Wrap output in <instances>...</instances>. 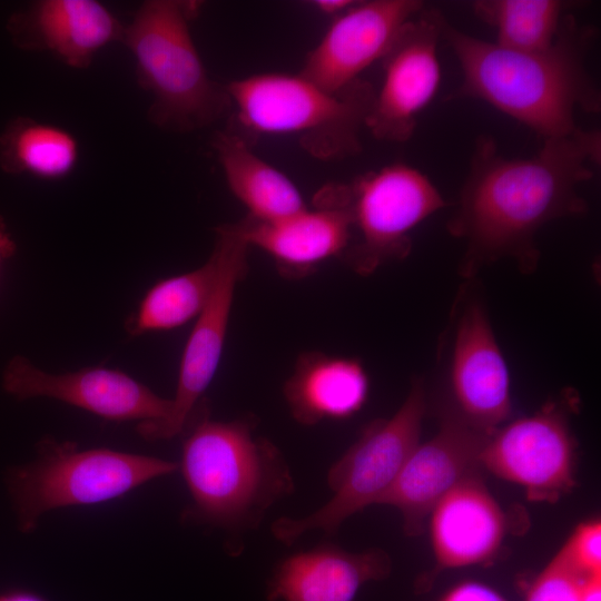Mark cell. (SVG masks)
I'll use <instances>...</instances> for the list:
<instances>
[{
  "mask_svg": "<svg viewBox=\"0 0 601 601\" xmlns=\"http://www.w3.org/2000/svg\"><path fill=\"white\" fill-rule=\"evenodd\" d=\"M600 132L578 128L544 139L534 156L506 158L491 137H480L450 234L464 242L463 277L509 257L522 272H533L540 258L538 230L548 221L587 211L578 187L600 164Z\"/></svg>",
  "mask_w": 601,
  "mask_h": 601,
  "instance_id": "cell-1",
  "label": "cell"
},
{
  "mask_svg": "<svg viewBox=\"0 0 601 601\" xmlns=\"http://www.w3.org/2000/svg\"><path fill=\"white\" fill-rule=\"evenodd\" d=\"M435 17L462 70L455 97L483 100L543 140L574 132L577 110H600V91L585 66L594 31L574 17L564 16L554 43L542 51L504 48L459 30L440 11Z\"/></svg>",
  "mask_w": 601,
  "mask_h": 601,
  "instance_id": "cell-2",
  "label": "cell"
},
{
  "mask_svg": "<svg viewBox=\"0 0 601 601\" xmlns=\"http://www.w3.org/2000/svg\"><path fill=\"white\" fill-rule=\"evenodd\" d=\"M255 428L254 416L215 421L201 403L181 432L178 465L191 500L181 521L223 531L230 555H239L246 533L295 491L283 452Z\"/></svg>",
  "mask_w": 601,
  "mask_h": 601,
  "instance_id": "cell-3",
  "label": "cell"
},
{
  "mask_svg": "<svg viewBox=\"0 0 601 601\" xmlns=\"http://www.w3.org/2000/svg\"><path fill=\"white\" fill-rule=\"evenodd\" d=\"M233 102L227 128L254 146L259 135H286L312 157L337 161L362 150L375 89L359 78L328 91L300 73L264 72L226 85Z\"/></svg>",
  "mask_w": 601,
  "mask_h": 601,
  "instance_id": "cell-4",
  "label": "cell"
},
{
  "mask_svg": "<svg viewBox=\"0 0 601 601\" xmlns=\"http://www.w3.org/2000/svg\"><path fill=\"white\" fill-rule=\"evenodd\" d=\"M199 8L196 1L148 0L125 26L137 80L152 97L148 118L164 130L203 129L233 111L226 85L209 77L191 37Z\"/></svg>",
  "mask_w": 601,
  "mask_h": 601,
  "instance_id": "cell-5",
  "label": "cell"
},
{
  "mask_svg": "<svg viewBox=\"0 0 601 601\" xmlns=\"http://www.w3.org/2000/svg\"><path fill=\"white\" fill-rule=\"evenodd\" d=\"M179 470L177 462L107 447L81 450L43 439L37 457L6 472L4 483L22 533L56 509L104 503Z\"/></svg>",
  "mask_w": 601,
  "mask_h": 601,
  "instance_id": "cell-6",
  "label": "cell"
},
{
  "mask_svg": "<svg viewBox=\"0 0 601 601\" xmlns=\"http://www.w3.org/2000/svg\"><path fill=\"white\" fill-rule=\"evenodd\" d=\"M313 204L348 215L352 238L343 257L365 276L390 260L405 258L412 248L411 231L445 201L421 170L395 162L348 183L326 184Z\"/></svg>",
  "mask_w": 601,
  "mask_h": 601,
  "instance_id": "cell-7",
  "label": "cell"
},
{
  "mask_svg": "<svg viewBox=\"0 0 601 601\" xmlns=\"http://www.w3.org/2000/svg\"><path fill=\"white\" fill-rule=\"evenodd\" d=\"M424 413L425 393L416 381L400 408L390 418L371 422L328 469L332 497L307 515L277 519L270 526L273 536L292 545L315 530L333 535L349 516L377 504L417 446Z\"/></svg>",
  "mask_w": 601,
  "mask_h": 601,
  "instance_id": "cell-8",
  "label": "cell"
},
{
  "mask_svg": "<svg viewBox=\"0 0 601 601\" xmlns=\"http://www.w3.org/2000/svg\"><path fill=\"white\" fill-rule=\"evenodd\" d=\"M215 234L213 288L185 344L169 414L164 420L141 422L137 426L139 435L147 441L170 440L181 434L203 403L221 361L236 288L247 273L250 247L233 224L218 226Z\"/></svg>",
  "mask_w": 601,
  "mask_h": 601,
  "instance_id": "cell-9",
  "label": "cell"
},
{
  "mask_svg": "<svg viewBox=\"0 0 601 601\" xmlns=\"http://www.w3.org/2000/svg\"><path fill=\"white\" fill-rule=\"evenodd\" d=\"M480 461L496 476L522 485L530 501L554 503L574 485V441L554 404L494 431Z\"/></svg>",
  "mask_w": 601,
  "mask_h": 601,
  "instance_id": "cell-10",
  "label": "cell"
},
{
  "mask_svg": "<svg viewBox=\"0 0 601 601\" xmlns=\"http://www.w3.org/2000/svg\"><path fill=\"white\" fill-rule=\"evenodd\" d=\"M435 10H423L400 31L383 57V80L375 90L366 129L378 140L404 142L441 81Z\"/></svg>",
  "mask_w": 601,
  "mask_h": 601,
  "instance_id": "cell-11",
  "label": "cell"
},
{
  "mask_svg": "<svg viewBox=\"0 0 601 601\" xmlns=\"http://www.w3.org/2000/svg\"><path fill=\"white\" fill-rule=\"evenodd\" d=\"M3 388L18 400L48 397L115 422L160 421L171 408V398L122 371L98 366L51 374L21 356L7 365Z\"/></svg>",
  "mask_w": 601,
  "mask_h": 601,
  "instance_id": "cell-12",
  "label": "cell"
},
{
  "mask_svg": "<svg viewBox=\"0 0 601 601\" xmlns=\"http://www.w3.org/2000/svg\"><path fill=\"white\" fill-rule=\"evenodd\" d=\"M490 435L469 425L455 412L446 414L439 432L413 450L377 504L401 512L407 535L422 533L435 504L456 484L479 475L480 455Z\"/></svg>",
  "mask_w": 601,
  "mask_h": 601,
  "instance_id": "cell-13",
  "label": "cell"
},
{
  "mask_svg": "<svg viewBox=\"0 0 601 601\" xmlns=\"http://www.w3.org/2000/svg\"><path fill=\"white\" fill-rule=\"evenodd\" d=\"M423 10L418 0L355 1L333 18L299 73L328 91L347 87L383 59L402 28Z\"/></svg>",
  "mask_w": 601,
  "mask_h": 601,
  "instance_id": "cell-14",
  "label": "cell"
},
{
  "mask_svg": "<svg viewBox=\"0 0 601 601\" xmlns=\"http://www.w3.org/2000/svg\"><path fill=\"white\" fill-rule=\"evenodd\" d=\"M450 381L454 411L469 425L492 434L511 414L509 370L487 312L476 296L464 300L454 328Z\"/></svg>",
  "mask_w": 601,
  "mask_h": 601,
  "instance_id": "cell-15",
  "label": "cell"
},
{
  "mask_svg": "<svg viewBox=\"0 0 601 601\" xmlns=\"http://www.w3.org/2000/svg\"><path fill=\"white\" fill-rule=\"evenodd\" d=\"M8 30L19 48L85 69L105 47L122 41L125 26L96 0H40L13 13Z\"/></svg>",
  "mask_w": 601,
  "mask_h": 601,
  "instance_id": "cell-16",
  "label": "cell"
},
{
  "mask_svg": "<svg viewBox=\"0 0 601 601\" xmlns=\"http://www.w3.org/2000/svg\"><path fill=\"white\" fill-rule=\"evenodd\" d=\"M390 555L381 549L351 552L334 543L280 560L267 581V601H353L367 582L387 578Z\"/></svg>",
  "mask_w": 601,
  "mask_h": 601,
  "instance_id": "cell-17",
  "label": "cell"
},
{
  "mask_svg": "<svg viewBox=\"0 0 601 601\" xmlns=\"http://www.w3.org/2000/svg\"><path fill=\"white\" fill-rule=\"evenodd\" d=\"M314 207L275 221L246 216L233 225L249 247H258L275 260L282 275L299 278L323 262L343 256L352 238L344 210Z\"/></svg>",
  "mask_w": 601,
  "mask_h": 601,
  "instance_id": "cell-18",
  "label": "cell"
},
{
  "mask_svg": "<svg viewBox=\"0 0 601 601\" xmlns=\"http://www.w3.org/2000/svg\"><path fill=\"white\" fill-rule=\"evenodd\" d=\"M504 513L480 475L456 484L431 512V538L440 569L492 559L505 534Z\"/></svg>",
  "mask_w": 601,
  "mask_h": 601,
  "instance_id": "cell-19",
  "label": "cell"
},
{
  "mask_svg": "<svg viewBox=\"0 0 601 601\" xmlns=\"http://www.w3.org/2000/svg\"><path fill=\"white\" fill-rule=\"evenodd\" d=\"M283 394L292 417L313 426L357 413L367 398L368 377L355 358L306 352L296 361Z\"/></svg>",
  "mask_w": 601,
  "mask_h": 601,
  "instance_id": "cell-20",
  "label": "cell"
},
{
  "mask_svg": "<svg viewBox=\"0 0 601 601\" xmlns=\"http://www.w3.org/2000/svg\"><path fill=\"white\" fill-rule=\"evenodd\" d=\"M227 185L248 209L247 216L275 221L307 208L295 184L257 156L242 136L226 128L211 140Z\"/></svg>",
  "mask_w": 601,
  "mask_h": 601,
  "instance_id": "cell-21",
  "label": "cell"
},
{
  "mask_svg": "<svg viewBox=\"0 0 601 601\" xmlns=\"http://www.w3.org/2000/svg\"><path fill=\"white\" fill-rule=\"evenodd\" d=\"M78 158V141L68 130L31 118L12 120L0 136V167L7 174L58 180Z\"/></svg>",
  "mask_w": 601,
  "mask_h": 601,
  "instance_id": "cell-22",
  "label": "cell"
},
{
  "mask_svg": "<svg viewBox=\"0 0 601 601\" xmlns=\"http://www.w3.org/2000/svg\"><path fill=\"white\" fill-rule=\"evenodd\" d=\"M216 274V260L193 270L164 278L141 298L126 324L131 336L170 331L195 321L207 303Z\"/></svg>",
  "mask_w": 601,
  "mask_h": 601,
  "instance_id": "cell-23",
  "label": "cell"
},
{
  "mask_svg": "<svg viewBox=\"0 0 601 601\" xmlns=\"http://www.w3.org/2000/svg\"><path fill=\"white\" fill-rule=\"evenodd\" d=\"M565 6L559 0H479L472 4L475 14L494 28L495 43L519 51L551 47Z\"/></svg>",
  "mask_w": 601,
  "mask_h": 601,
  "instance_id": "cell-24",
  "label": "cell"
},
{
  "mask_svg": "<svg viewBox=\"0 0 601 601\" xmlns=\"http://www.w3.org/2000/svg\"><path fill=\"white\" fill-rule=\"evenodd\" d=\"M587 577L560 550L529 585L524 601H579Z\"/></svg>",
  "mask_w": 601,
  "mask_h": 601,
  "instance_id": "cell-25",
  "label": "cell"
},
{
  "mask_svg": "<svg viewBox=\"0 0 601 601\" xmlns=\"http://www.w3.org/2000/svg\"><path fill=\"white\" fill-rule=\"evenodd\" d=\"M561 550L583 574L601 573L600 521L579 524Z\"/></svg>",
  "mask_w": 601,
  "mask_h": 601,
  "instance_id": "cell-26",
  "label": "cell"
},
{
  "mask_svg": "<svg viewBox=\"0 0 601 601\" xmlns=\"http://www.w3.org/2000/svg\"><path fill=\"white\" fill-rule=\"evenodd\" d=\"M439 601H508L493 588L475 581H464L450 589Z\"/></svg>",
  "mask_w": 601,
  "mask_h": 601,
  "instance_id": "cell-27",
  "label": "cell"
},
{
  "mask_svg": "<svg viewBox=\"0 0 601 601\" xmlns=\"http://www.w3.org/2000/svg\"><path fill=\"white\" fill-rule=\"evenodd\" d=\"M579 601H601V573L588 575L583 580Z\"/></svg>",
  "mask_w": 601,
  "mask_h": 601,
  "instance_id": "cell-28",
  "label": "cell"
},
{
  "mask_svg": "<svg viewBox=\"0 0 601 601\" xmlns=\"http://www.w3.org/2000/svg\"><path fill=\"white\" fill-rule=\"evenodd\" d=\"M354 3L355 1L352 0H316L311 2V4L319 12L333 18L343 13Z\"/></svg>",
  "mask_w": 601,
  "mask_h": 601,
  "instance_id": "cell-29",
  "label": "cell"
},
{
  "mask_svg": "<svg viewBox=\"0 0 601 601\" xmlns=\"http://www.w3.org/2000/svg\"><path fill=\"white\" fill-rule=\"evenodd\" d=\"M16 252V243L0 217V269L2 264Z\"/></svg>",
  "mask_w": 601,
  "mask_h": 601,
  "instance_id": "cell-30",
  "label": "cell"
},
{
  "mask_svg": "<svg viewBox=\"0 0 601 601\" xmlns=\"http://www.w3.org/2000/svg\"><path fill=\"white\" fill-rule=\"evenodd\" d=\"M0 601H48L43 597L27 590H9L0 593Z\"/></svg>",
  "mask_w": 601,
  "mask_h": 601,
  "instance_id": "cell-31",
  "label": "cell"
}]
</instances>
